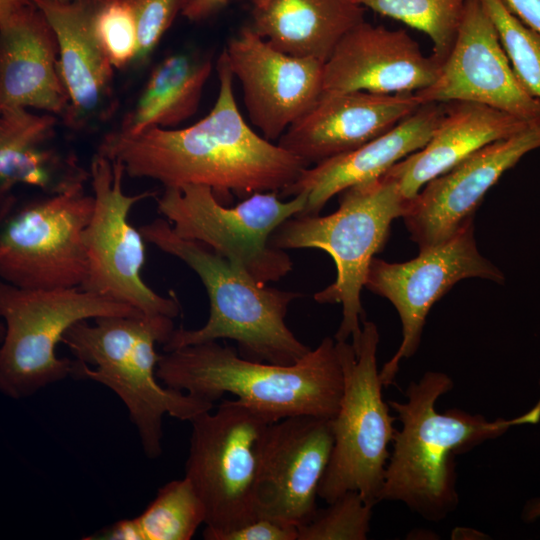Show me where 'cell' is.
Here are the masks:
<instances>
[{"label":"cell","mask_w":540,"mask_h":540,"mask_svg":"<svg viewBox=\"0 0 540 540\" xmlns=\"http://www.w3.org/2000/svg\"><path fill=\"white\" fill-rule=\"evenodd\" d=\"M216 68L218 96L204 118L182 129L154 126L137 134L118 129L103 137L98 153L120 162L130 177L164 187L205 185L219 200L230 192H278L290 186L309 166L245 122L225 50Z\"/></svg>","instance_id":"6da1fadb"},{"label":"cell","mask_w":540,"mask_h":540,"mask_svg":"<svg viewBox=\"0 0 540 540\" xmlns=\"http://www.w3.org/2000/svg\"><path fill=\"white\" fill-rule=\"evenodd\" d=\"M156 374L165 386L208 402L233 394L273 422L297 415L333 419L343 392L331 337L291 365L251 360L218 341L184 346L160 354Z\"/></svg>","instance_id":"7a4b0ae2"},{"label":"cell","mask_w":540,"mask_h":540,"mask_svg":"<svg viewBox=\"0 0 540 540\" xmlns=\"http://www.w3.org/2000/svg\"><path fill=\"white\" fill-rule=\"evenodd\" d=\"M453 385L448 375L427 372L408 386L406 402L388 401L402 427L392 442L380 500L401 501L431 521L441 520L457 505L456 454L512 426L540 420V399L527 413L509 420L488 421L459 409L437 412V399Z\"/></svg>","instance_id":"3957f363"},{"label":"cell","mask_w":540,"mask_h":540,"mask_svg":"<svg viewBox=\"0 0 540 540\" xmlns=\"http://www.w3.org/2000/svg\"><path fill=\"white\" fill-rule=\"evenodd\" d=\"M173 318L138 313L83 320L63 336L75 357L72 376L93 380L111 389L125 404L145 455H161L164 415L192 421L213 410L214 403L159 384L156 344H166Z\"/></svg>","instance_id":"277c9868"},{"label":"cell","mask_w":540,"mask_h":540,"mask_svg":"<svg viewBox=\"0 0 540 540\" xmlns=\"http://www.w3.org/2000/svg\"><path fill=\"white\" fill-rule=\"evenodd\" d=\"M144 240L188 265L202 281L210 301L207 322L197 329H175L163 351L231 339L245 358L291 365L311 349L285 322L289 304L300 293L266 287L207 245L178 236L167 219L139 228Z\"/></svg>","instance_id":"5b68a950"},{"label":"cell","mask_w":540,"mask_h":540,"mask_svg":"<svg viewBox=\"0 0 540 540\" xmlns=\"http://www.w3.org/2000/svg\"><path fill=\"white\" fill-rule=\"evenodd\" d=\"M338 209L326 216L301 215L283 222L271 235L278 249L317 248L335 262L336 280L314 299L342 305V319L336 341L356 342L364 320L361 290L374 255L388 238L394 219L402 217L406 200L395 181L385 174L344 190Z\"/></svg>","instance_id":"8992f818"},{"label":"cell","mask_w":540,"mask_h":540,"mask_svg":"<svg viewBox=\"0 0 540 540\" xmlns=\"http://www.w3.org/2000/svg\"><path fill=\"white\" fill-rule=\"evenodd\" d=\"M336 341V340H335ZM379 332L375 323L362 321L354 343L336 341L343 370V392L332 419L334 445L318 497L330 503L349 491L370 505L380 502L395 417L382 395L377 367Z\"/></svg>","instance_id":"52a82bcc"},{"label":"cell","mask_w":540,"mask_h":540,"mask_svg":"<svg viewBox=\"0 0 540 540\" xmlns=\"http://www.w3.org/2000/svg\"><path fill=\"white\" fill-rule=\"evenodd\" d=\"M142 313L129 304L81 287L23 289L0 284L5 335L0 348V390L12 399L72 376L75 360L59 358L56 346L77 322Z\"/></svg>","instance_id":"ba28073f"},{"label":"cell","mask_w":540,"mask_h":540,"mask_svg":"<svg viewBox=\"0 0 540 540\" xmlns=\"http://www.w3.org/2000/svg\"><path fill=\"white\" fill-rule=\"evenodd\" d=\"M211 411L191 421L185 477L205 508L203 538L222 540L258 517L261 445L273 421L237 399L224 400Z\"/></svg>","instance_id":"9c48e42d"},{"label":"cell","mask_w":540,"mask_h":540,"mask_svg":"<svg viewBox=\"0 0 540 540\" xmlns=\"http://www.w3.org/2000/svg\"><path fill=\"white\" fill-rule=\"evenodd\" d=\"M158 212L180 237L201 242L260 284L280 280L292 270L290 257L271 246L274 231L303 213L307 195L282 201L277 192H256L233 207L224 206L205 185L164 187L155 197Z\"/></svg>","instance_id":"30bf717a"},{"label":"cell","mask_w":540,"mask_h":540,"mask_svg":"<svg viewBox=\"0 0 540 540\" xmlns=\"http://www.w3.org/2000/svg\"><path fill=\"white\" fill-rule=\"evenodd\" d=\"M89 172L95 203L84 231L88 267L81 288L129 304L144 314L177 317L181 307L175 294L161 296L143 281L145 240L128 221L137 202L158 193L125 194L123 165L98 152Z\"/></svg>","instance_id":"8fae6325"},{"label":"cell","mask_w":540,"mask_h":540,"mask_svg":"<svg viewBox=\"0 0 540 540\" xmlns=\"http://www.w3.org/2000/svg\"><path fill=\"white\" fill-rule=\"evenodd\" d=\"M94 203L79 186L7 214L0 236L4 282L23 289L81 287L88 267L84 231Z\"/></svg>","instance_id":"7c38bea8"},{"label":"cell","mask_w":540,"mask_h":540,"mask_svg":"<svg viewBox=\"0 0 540 540\" xmlns=\"http://www.w3.org/2000/svg\"><path fill=\"white\" fill-rule=\"evenodd\" d=\"M467 278L504 282L503 273L477 248L473 219L447 240L420 250L412 260L390 263L373 258L365 287L388 299L402 323V342L379 371L384 387L394 382L401 360L416 353L426 316L434 303L458 281Z\"/></svg>","instance_id":"4fadbf2b"},{"label":"cell","mask_w":540,"mask_h":540,"mask_svg":"<svg viewBox=\"0 0 540 540\" xmlns=\"http://www.w3.org/2000/svg\"><path fill=\"white\" fill-rule=\"evenodd\" d=\"M415 95L421 105L468 101L529 124L540 122V101L516 75L482 0H466L454 44L437 79Z\"/></svg>","instance_id":"5bb4252c"},{"label":"cell","mask_w":540,"mask_h":540,"mask_svg":"<svg viewBox=\"0 0 540 540\" xmlns=\"http://www.w3.org/2000/svg\"><path fill=\"white\" fill-rule=\"evenodd\" d=\"M333 445L332 419L297 415L271 423L261 445L257 516L297 527L307 523L318 509Z\"/></svg>","instance_id":"9a60e30c"},{"label":"cell","mask_w":540,"mask_h":540,"mask_svg":"<svg viewBox=\"0 0 540 540\" xmlns=\"http://www.w3.org/2000/svg\"><path fill=\"white\" fill-rule=\"evenodd\" d=\"M224 50L249 120L269 141L279 140L323 92L324 62L281 52L251 26L241 28Z\"/></svg>","instance_id":"2e32d148"},{"label":"cell","mask_w":540,"mask_h":540,"mask_svg":"<svg viewBox=\"0 0 540 540\" xmlns=\"http://www.w3.org/2000/svg\"><path fill=\"white\" fill-rule=\"evenodd\" d=\"M540 148V122L492 142L430 180L408 201L402 216L411 239L423 250L453 236L487 191L527 153Z\"/></svg>","instance_id":"e0dca14e"},{"label":"cell","mask_w":540,"mask_h":540,"mask_svg":"<svg viewBox=\"0 0 540 540\" xmlns=\"http://www.w3.org/2000/svg\"><path fill=\"white\" fill-rule=\"evenodd\" d=\"M442 62L426 56L406 30L365 20L348 31L324 64L323 91L416 93L437 79Z\"/></svg>","instance_id":"ac0fdd59"},{"label":"cell","mask_w":540,"mask_h":540,"mask_svg":"<svg viewBox=\"0 0 540 540\" xmlns=\"http://www.w3.org/2000/svg\"><path fill=\"white\" fill-rule=\"evenodd\" d=\"M421 106L415 93L323 91L279 138L308 166L350 152L387 132Z\"/></svg>","instance_id":"d6986e66"},{"label":"cell","mask_w":540,"mask_h":540,"mask_svg":"<svg viewBox=\"0 0 540 540\" xmlns=\"http://www.w3.org/2000/svg\"><path fill=\"white\" fill-rule=\"evenodd\" d=\"M34 2L52 25L59 44L60 74L69 97L64 123L82 130L108 120L117 109L114 66L94 28V0Z\"/></svg>","instance_id":"ffe728a7"},{"label":"cell","mask_w":540,"mask_h":540,"mask_svg":"<svg viewBox=\"0 0 540 540\" xmlns=\"http://www.w3.org/2000/svg\"><path fill=\"white\" fill-rule=\"evenodd\" d=\"M69 97L59 68V44L33 1L0 14V108L32 107L65 114Z\"/></svg>","instance_id":"44dd1931"},{"label":"cell","mask_w":540,"mask_h":540,"mask_svg":"<svg viewBox=\"0 0 540 540\" xmlns=\"http://www.w3.org/2000/svg\"><path fill=\"white\" fill-rule=\"evenodd\" d=\"M444 111V103L421 105L393 128L350 152L304 169L281 196L307 195L301 215H317L336 194L383 176L393 165L423 148ZM299 215V216H301Z\"/></svg>","instance_id":"7402d4cb"},{"label":"cell","mask_w":540,"mask_h":540,"mask_svg":"<svg viewBox=\"0 0 540 540\" xmlns=\"http://www.w3.org/2000/svg\"><path fill=\"white\" fill-rule=\"evenodd\" d=\"M530 125L487 105L446 102L442 117L426 145L397 162L385 175L395 181L406 200H411L430 180L477 150L513 136Z\"/></svg>","instance_id":"603a6c76"},{"label":"cell","mask_w":540,"mask_h":540,"mask_svg":"<svg viewBox=\"0 0 540 540\" xmlns=\"http://www.w3.org/2000/svg\"><path fill=\"white\" fill-rule=\"evenodd\" d=\"M56 116L37 115L25 107L0 108V193L17 184L37 187L48 195L83 186L90 172L74 155L62 154L49 142Z\"/></svg>","instance_id":"cb8c5ba5"},{"label":"cell","mask_w":540,"mask_h":540,"mask_svg":"<svg viewBox=\"0 0 540 540\" xmlns=\"http://www.w3.org/2000/svg\"><path fill=\"white\" fill-rule=\"evenodd\" d=\"M253 30L286 54L326 62L341 38L364 21L355 0H250Z\"/></svg>","instance_id":"d4e9b609"},{"label":"cell","mask_w":540,"mask_h":540,"mask_svg":"<svg viewBox=\"0 0 540 540\" xmlns=\"http://www.w3.org/2000/svg\"><path fill=\"white\" fill-rule=\"evenodd\" d=\"M212 61L195 52H177L151 71L120 131L137 134L149 127L169 128L193 116L212 71Z\"/></svg>","instance_id":"484cf974"},{"label":"cell","mask_w":540,"mask_h":540,"mask_svg":"<svg viewBox=\"0 0 540 540\" xmlns=\"http://www.w3.org/2000/svg\"><path fill=\"white\" fill-rule=\"evenodd\" d=\"M204 505L191 481L173 480L159 488L137 517L122 519L85 540H190L205 524Z\"/></svg>","instance_id":"4316f807"},{"label":"cell","mask_w":540,"mask_h":540,"mask_svg":"<svg viewBox=\"0 0 540 540\" xmlns=\"http://www.w3.org/2000/svg\"><path fill=\"white\" fill-rule=\"evenodd\" d=\"M381 15L424 32L442 63L454 44L466 0H355Z\"/></svg>","instance_id":"83f0119b"},{"label":"cell","mask_w":540,"mask_h":540,"mask_svg":"<svg viewBox=\"0 0 540 540\" xmlns=\"http://www.w3.org/2000/svg\"><path fill=\"white\" fill-rule=\"evenodd\" d=\"M512 67L526 90L540 101V35L515 17L501 0H482Z\"/></svg>","instance_id":"f1b7e54d"},{"label":"cell","mask_w":540,"mask_h":540,"mask_svg":"<svg viewBox=\"0 0 540 540\" xmlns=\"http://www.w3.org/2000/svg\"><path fill=\"white\" fill-rule=\"evenodd\" d=\"M298 527L297 540H365L370 530L373 505L356 491L337 497Z\"/></svg>","instance_id":"f546056e"},{"label":"cell","mask_w":540,"mask_h":540,"mask_svg":"<svg viewBox=\"0 0 540 540\" xmlns=\"http://www.w3.org/2000/svg\"><path fill=\"white\" fill-rule=\"evenodd\" d=\"M93 22L98 39L117 69L134 63L138 50L135 16L127 0H94Z\"/></svg>","instance_id":"4dcf8cb0"},{"label":"cell","mask_w":540,"mask_h":540,"mask_svg":"<svg viewBox=\"0 0 540 540\" xmlns=\"http://www.w3.org/2000/svg\"><path fill=\"white\" fill-rule=\"evenodd\" d=\"M135 16L138 50L134 63H145L170 28L186 0H127Z\"/></svg>","instance_id":"1f68e13d"},{"label":"cell","mask_w":540,"mask_h":540,"mask_svg":"<svg viewBox=\"0 0 540 540\" xmlns=\"http://www.w3.org/2000/svg\"><path fill=\"white\" fill-rule=\"evenodd\" d=\"M297 538V526L260 516L227 533L222 540H297Z\"/></svg>","instance_id":"d6a6232c"},{"label":"cell","mask_w":540,"mask_h":540,"mask_svg":"<svg viewBox=\"0 0 540 540\" xmlns=\"http://www.w3.org/2000/svg\"><path fill=\"white\" fill-rule=\"evenodd\" d=\"M527 27L540 35V0H501Z\"/></svg>","instance_id":"836d02e7"},{"label":"cell","mask_w":540,"mask_h":540,"mask_svg":"<svg viewBox=\"0 0 540 540\" xmlns=\"http://www.w3.org/2000/svg\"><path fill=\"white\" fill-rule=\"evenodd\" d=\"M230 0H186L182 15L191 21L206 19L221 10Z\"/></svg>","instance_id":"e575fe53"},{"label":"cell","mask_w":540,"mask_h":540,"mask_svg":"<svg viewBox=\"0 0 540 540\" xmlns=\"http://www.w3.org/2000/svg\"><path fill=\"white\" fill-rule=\"evenodd\" d=\"M540 517V498L530 501L524 509V518L527 521H532Z\"/></svg>","instance_id":"d590c367"},{"label":"cell","mask_w":540,"mask_h":540,"mask_svg":"<svg viewBox=\"0 0 540 540\" xmlns=\"http://www.w3.org/2000/svg\"><path fill=\"white\" fill-rule=\"evenodd\" d=\"M56 1H59V2H69V1H72V0H56Z\"/></svg>","instance_id":"8d00e7d4"}]
</instances>
